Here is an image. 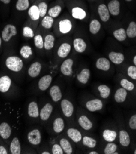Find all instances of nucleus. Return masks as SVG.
I'll list each match as a JSON object with an SVG mask.
<instances>
[{"label":"nucleus","instance_id":"obj_55","mask_svg":"<svg viewBox=\"0 0 136 154\" xmlns=\"http://www.w3.org/2000/svg\"><path fill=\"white\" fill-rule=\"evenodd\" d=\"M126 2H131V1H132V0H126Z\"/></svg>","mask_w":136,"mask_h":154},{"label":"nucleus","instance_id":"obj_2","mask_svg":"<svg viewBox=\"0 0 136 154\" xmlns=\"http://www.w3.org/2000/svg\"><path fill=\"white\" fill-rule=\"evenodd\" d=\"M0 95L6 101L13 102L21 95V88L6 72L0 73Z\"/></svg>","mask_w":136,"mask_h":154},{"label":"nucleus","instance_id":"obj_1","mask_svg":"<svg viewBox=\"0 0 136 154\" xmlns=\"http://www.w3.org/2000/svg\"><path fill=\"white\" fill-rule=\"evenodd\" d=\"M23 124L22 106L5 101L0 107V136L9 144L12 137L19 134Z\"/></svg>","mask_w":136,"mask_h":154},{"label":"nucleus","instance_id":"obj_11","mask_svg":"<svg viewBox=\"0 0 136 154\" xmlns=\"http://www.w3.org/2000/svg\"><path fill=\"white\" fill-rule=\"evenodd\" d=\"M61 109L63 114L66 118H71L74 112V106L73 103L68 99L61 100Z\"/></svg>","mask_w":136,"mask_h":154},{"label":"nucleus","instance_id":"obj_6","mask_svg":"<svg viewBox=\"0 0 136 154\" xmlns=\"http://www.w3.org/2000/svg\"><path fill=\"white\" fill-rule=\"evenodd\" d=\"M17 34L18 30L16 25L11 23L6 24L2 30V41L5 44H8L17 36Z\"/></svg>","mask_w":136,"mask_h":154},{"label":"nucleus","instance_id":"obj_38","mask_svg":"<svg viewBox=\"0 0 136 154\" xmlns=\"http://www.w3.org/2000/svg\"><path fill=\"white\" fill-rule=\"evenodd\" d=\"M113 35L115 39L119 41H123L127 38L126 32L124 28H119L115 30Z\"/></svg>","mask_w":136,"mask_h":154},{"label":"nucleus","instance_id":"obj_14","mask_svg":"<svg viewBox=\"0 0 136 154\" xmlns=\"http://www.w3.org/2000/svg\"><path fill=\"white\" fill-rule=\"evenodd\" d=\"M85 107L88 111L93 112L101 110L103 107V103L102 101L99 99H93L86 101Z\"/></svg>","mask_w":136,"mask_h":154},{"label":"nucleus","instance_id":"obj_29","mask_svg":"<svg viewBox=\"0 0 136 154\" xmlns=\"http://www.w3.org/2000/svg\"><path fill=\"white\" fill-rule=\"evenodd\" d=\"M55 37L52 34H47L44 39V48L45 51L52 49L55 45Z\"/></svg>","mask_w":136,"mask_h":154},{"label":"nucleus","instance_id":"obj_30","mask_svg":"<svg viewBox=\"0 0 136 154\" xmlns=\"http://www.w3.org/2000/svg\"><path fill=\"white\" fill-rule=\"evenodd\" d=\"M59 144L62 147L64 153L66 154H72L73 153V147L70 141L66 138L63 137L60 139Z\"/></svg>","mask_w":136,"mask_h":154},{"label":"nucleus","instance_id":"obj_47","mask_svg":"<svg viewBox=\"0 0 136 154\" xmlns=\"http://www.w3.org/2000/svg\"><path fill=\"white\" fill-rule=\"evenodd\" d=\"M120 84L122 86L123 88L129 91H131L134 88V85L133 84V83L128 81L126 79H123L121 81Z\"/></svg>","mask_w":136,"mask_h":154},{"label":"nucleus","instance_id":"obj_19","mask_svg":"<svg viewBox=\"0 0 136 154\" xmlns=\"http://www.w3.org/2000/svg\"><path fill=\"white\" fill-rule=\"evenodd\" d=\"M71 51V45L68 42H63L59 45L56 54L59 58H66Z\"/></svg>","mask_w":136,"mask_h":154},{"label":"nucleus","instance_id":"obj_8","mask_svg":"<svg viewBox=\"0 0 136 154\" xmlns=\"http://www.w3.org/2000/svg\"><path fill=\"white\" fill-rule=\"evenodd\" d=\"M53 111V106L50 103H45L39 107V121L42 123L46 122L50 117Z\"/></svg>","mask_w":136,"mask_h":154},{"label":"nucleus","instance_id":"obj_57","mask_svg":"<svg viewBox=\"0 0 136 154\" xmlns=\"http://www.w3.org/2000/svg\"><path fill=\"white\" fill-rule=\"evenodd\" d=\"M1 106H2V104H1V103H0V107H1Z\"/></svg>","mask_w":136,"mask_h":154},{"label":"nucleus","instance_id":"obj_39","mask_svg":"<svg viewBox=\"0 0 136 154\" xmlns=\"http://www.w3.org/2000/svg\"><path fill=\"white\" fill-rule=\"evenodd\" d=\"M98 89L100 93L101 97L104 99H107L109 98L110 94V88L105 85H100L98 86Z\"/></svg>","mask_w":136,"mask_h":154},{"label":"nucleus","instance_id":"obj_52","mask_svg":"<svg viewBox=\"0 0 136 154\" xmlns=\"http://www.w3.org/2000/svg\"><path fill=\"white\" fill-rule=\"evenodd\" d=\"M88 153H89V154H98V152L96 151H91Z\"/></svg>","mask_w":136,"mask_h":154},{"label":"nucleus","instance_id":"obj_23","mask_svg":"<svg viewBox=\"0 0 136 154\" xmlns=\"http://www.w3.org/2000/svg\"><path fill=\"white\" fill-rule=\"evenodd\" d=\"M98 11L99 17L102 22H106L109 20L110 12L106 5L104 4L100 5L98 8Z\"/></svg>","mask_w":136,"mask_h":154},{"label":"nucleus","instance_id":"obj_50","mask_svg":"<svg viewBox=\"0 0 136 154\" xmlns=\"http://www.w3.org/2000/svg\"><path fill=\"white\" fill-rule=\"evenodd\" d=\"M129 125L131 129L136 130V114L131 117L129 122Z\"/></svg>","mask_w":136,"mask_h":154},{"label":"nucleus","instance_id":"obj_43","mask_svg":"<svg viewBox=\"0 0 136 154\" xmlns=\"http://www.w3.org/2000/svg\"><path fill=\"white\" fill-rule=\"evenodd\" d=\"M62 11V8L60 6H55L54 7L51 8L49 11L47 12L48 15L49 16L54 18H56L59 16V15L60 14Z\"/></svg>","mask_w":136,"mask_h":154},{"label":"nucleus","instance_id":"obj_40","mask_svg":"<svg viewBox=\"0 0 136 154\" xmlns=\"http://www.w3.org/2000/svg\"><path fill=\"white\" fill-rule=\"evenodd\" d=\"M34 44L36 48L39 50H42L44 48V38L41 34L38 33L34 37Z\"/></svg>","mask_w":136,"mask_h":154},{"label":"nucleus","instance_id":"obj_31","mask_svg":"<svg viewBox=\"0 0 136 154\" xmlns=\"http://www.w3.org/2000/svg\"><path fill=\"white\" fill-rule=\"evenodd\" d=\"M131 140L128 133L125 130L119 131V143L123 147H128L130 144Z\"/></svg>","mask_w":136,"mask_h":154},{"label":"nucleus","instance_id":"obj_56","mask_svg":"<svg viewBox=\"0 0 136 154\" xmlns=\"http://www.w3.org/2000/svg\"><path fill=\"white\" fill-rule=\"evenodd\" d=\"M134 153H135V154H136V150L134 151Z\"/></svg>","mask_w":136,"mask_h":154},{"label":"nucleus","instance_id":"obj_36","mask_svg":"<svg viewBox=\"0 0 136 154\" xmlns=\"http://www.w3.org/2000/svg\"><path fill=\"white\" fill-rule=\"evenodd\" d=\"M54 23V19L49 15H45L41 20V26L45 29L52 28Z\"/></svg>","mask_w":136,"mask_h":154},{"label":"nucleus","instance_id":"obj_54","mask_svg":"<svg viewBox=\"0 0 136 154\" xmlns=\"http://www.w3.org/2000/svg\"><path fill=\"white\" fill-rule=\"evenodd\" d=\"M133 62H134V65L136 66V55L134 57V59H133Z\"/></svg>","mask_w":136,"mask_h":154},{"label":"nucleus","instance_id":"obj_3","mask_svg":"<svg viewBox=\"0 0 136 154\" xmlns=\"http://www.w3.org/2000/svg\"><path fill=\"white\" fill-rule=\"evenodd\" d=\"M5 69L18 84H22L25 79L24 62L22 58L15 55L8 56L5 60Z\"/></svg>","mask_w":136,"mask_h":154},{"label":"nucleus","instance_id":"obj_26","mask_svg":"<svg viewBox=\"0 0 136 154\" xmlns=\"http://www.w3.org/2000/svg\"><path fill=\"white\" fill-rule=\"evenodd\" d=\"M28 14L29 15V19L33 22H37L40 19V13L38 6L33 5L30 7L28 11Z\"/></svg>","mask_w":136,"mask_h":154},{"label":"nucleus","instance_id":"obj_41","mask_svg":"<svg viewBox=\"0 0 136 154\" xmlns=\"http://www.w3.org/2000/svg\"><path fill=\"white\" fill-rule=\"evenodd\" d=\"M29 0H18L16 5V9L19 11H26L29 8Z\"/></svg>","mask_w":136,"mask_h":154},{"label":"nucleus","instance_id":"obj_46","mask_svg":"<svg viewBox=\"0 0 136 154\" xmlns=\"http://www.w3.org/2000/svg\"><path fill=\"white\" fill-rule=\"evenodd\" d=\"M117 149V145L114 143H108L104 149V153L105 154H113Z\"/></svg>","mask_w":136,"mask_h":154},{"label":"nucleus","instance_id":"obj_10","mask_svg":"<svg viewBox=\"0 0 136 154\" xmlns=\"http://www.w3.org/2000/svg\"><path fill=\"white\" fill-rule=\"evenodd\" d=\"M53 78L50 74L44 75L38 80L36 88L37 90L40 92H44L49 89L52 82Z\"/></svg>","mask_w":136,"mask_h":154},{"label":"nucleus","instance_id":"obj_13","mask_svg":"<svg viewBox=\"0 0 136 154\" xmlns=\"http://www.w3.org/2000/svg\"><path fill=\"white\" fill-rule=\"evenodd\" d=\"M49 95L54 103H58L62 100V91L61 88L58 85H53L49 88Z\"/></svg>","mask_w":136,"mask_h":154},{"label":"nucleus","instance_id":"obj_45","mask_svg":"<svg viewBox=\"0 0 136 154\" xmlns=\"http://www.w3.org/2000/svg\"><path fill=\"white\" fill-rule=\"evenodd\" d=\"M40 13V17L43 18L46 15L48 11V6L45 2H41L38 6Z\"/></svg>","mask_w":136,"mask_h":154},{"label":"nucleus","instance_id":"obj_25","mask_svg":"<svg viewBox=\"0 0 136 154\" xmlns=\"http://www.w3.org/2000/svg\"><path fill=\"white\" fill-rule=\"evenodd\" d=\"M110 14L114 16L118 15L120 13V3L118 0H112L107 6Z\"/></svg>","mask_w":136,"mask_h":154},{"label":"nucleus","instance_id":"obj_44","mask_svg":"<svg viewBox=\"0 0 136 154\" xmlns=\"http://www.w3.org/2000/svg\"><path fill=\"white\" fill-rule=\"evenodd\" d=\"M0 154H10L8 144L0 136Z\"/></svg>","mask_w":136,"mask_h":154},{"label":"nucleus","instance_id":"obj_48","mask_svg":"<svg viewBox=\"0 0 136 154\" xmlns=\"http://www.w3.org/2000/svg\"><path fill=\"white\" fill-rule=\"evenodd\" d=\"M51 153L52 154H63L64 151L59 143H55L52 146Z\"/></svg>","mask_w":136,"mask_h":154},{"label":"nucleus","instance_id":"obj_7","mask_svg":"<svg viewBox=\"0 0 136 154\" xmlns=\"http://www.w3.org/2000/svg\"><path fill=\"white\" fill-rule=\"evenodd\" d=\"M42 69V65L38 61H35L29 66L26 71L27 82H31L37 78L41 74Z\"/></svg>","mask_w":136,"mask_h":154},{"label":"nucleus","instance_id":"obj_24","mask_svg":"<svg viewBox=\"0 0 136 154\" xmlns=\"http://www.w3.org/2000/svg\"><path fill=\"white\" fill-rule=\"evenodd\" d=\"M96 66L99 70L107 71L110 68V63L108 59L101 57L97 60L96 62Z\"/></svg>","mask_w":136,"mask_h":154},{"label":"nucleus","instance_id":"obj_15","mask_svg":"<svg viewBox=\"0 0 136 154\" xmlns=\"http://www.w3.org/2000/svg\"><path fill=\"white\" fill-rule=\"evenodd\" d=\"M72 29V23L68 19L60 20L58 23V29L60 33L63 35L68 34Z\"/></svg>","mask_w":136,"mask_h":154},{"label":"nucleus","instance_id":"obj_17","mask_svg":"<svg viewBox=\"0 0 136 154\" xmlns=\"http://www.w3.org/2000/svg\"><path fill=\"white\" fill-rule=\"evenodd\" d=\"M77 121L80 127L84 130L89 131L93 127V124L92 120L85 114H82L79 116Z\"/></svg>","mask_w":136,"mask_h":154},{"label":"nucleus","instance_id":"obj_33","mask_svg":"<svg viewBox=\"0 0 136 154\" xmlns=\"http://www.w3.org/2000/svg\"><path fill=\"white\" fill-rule=\"evenodd\" d=\"M22 36L25 39H32L35 36L34 28L30 25H25L22 28Z\"/></svg>","mask_w":136,"mask_h":154},{"label":"nucleus","instance_id":"obj_34","mask_svg":"<svg viewBox=\"0 0 136 154\" xmlns=\"http://www.w3.org/2000/svg\"><path fill=\"white\" fill-rule=\"evenodd\" d=\"M102 135L105 141L109 143H112L115 140L117 136V133L114 130H105L103 132Z\"/></svg>","mask_w":136,"mask_h":154},{"label":"nucleus","instance_id":"obj_28","mask_svg":"<svg viewBox=\"0 0 136 154\" xmlns=\"http://www.w3.org/2000/svg\"><path fill=\"white\" fill-rule=\"evenodd\" d=\"M109 57L112 62L116 65H119L122 63L125 60L124 55L120 52H111L109 54Z\"/></svg>","mask_w":136,"mask_h":154},{"label":"nucleus","instance_id":"obj_5","mask_svg":"<svg viewBox=\"0 0 136 154\" xmlns=\"http://www.w3.org/2000/svg\"><path fill=\"white\" fill-rule=\"evenodd\" d=\"M42 135L39 127L32 126L28 128L26 133V140L27 144L32 147H38L42 142Z\"/></svg>","mask_w":136,"mask_h":154},{"label":"nucleus","instance_id":"obj_12","mask_svg":"<svg viewBox=\"0 0 136 154\" xmlns=\"http://www.w3.org/2000/svg\"><path fill=\"white\" fill-rule=\"evenodd\" d=\"M74 60L72 58L66 59L60 66V71L66 77H71L73 74Z\"/></svg>","mask_w":136,"mask_h":154},{"label":"nucleus","instance_id":"obj_4","mask_svg":"<svg viewBox=\"0 0 136 154\" xmlns=\"http://www.w3.org/2000/svg\"><path fill=\"white\" fill-rule=\"evenodd\" d=\"M23 111V116L29 124H34L39 122V106L35 98L32 97L27 100Z\"/></svg>","mask_w":136,"mask_h":154},{"label":"nucleus","instance_id":"obj_35","mask_svg":"<svg viewBox=\"0 0 136 154\" xmlns=\"http://www.w3.org/2000/svg\"><path fill=\"white\" fill-rule=\"evenodd\" d=\"M81 141L84 146L87 147L89 149L95 148L97 144V141L94 138L88 136H84L83 137H82Z\"/></svg>","mask_w":136,"mask_h":154},{"label":"nucleus","instance_id":"obj_16","mask_svg":"<svg viewBox=\"0 0 136 154\" xmlns=\"http://www.w3.org/2000/svg\"><path fill=\"white\" fill-rule=\"evenodd\" d=\"M66 134L69 139L75 143H79L81 142L82 139V135L81 132L76 128H69L67 130Z\"/></svg>","mask_w":136,"mask_h":154},{"label":"nucleus","instance_id":"obj_51","mask_svg":"<svg viewBox=\"0 0 136 154\" xmlns=\"http://www.w3.org/2000/svg\"><path fill=\"white\" fill-rule=\"evenodd\" d=\"M2 3H3L5 5H8L11 2V0H0Z\"/></svg>","mask_w":136,"mask_h":154},{"label":"nucleus","instance_id":"obj_21","mask_svg":"<svg viewBox=\"0 0 136 154\" xmlns=\"http://www.w3.org/2000/svg\"><path fill=\"white\" fill-rule=\"evenodd\" d=\"M65 120L62 117H58L54 119L52 124V129L55 133H62L65 129Z\"/></svg>","mask_w":136,"mask_h":154},{"label":"nucleus","instance_id":"obj_32","mask_svg":"<svg viewBox=\"0 0 136 154\" xmlns=\"http://www.w3.org/2000/svg\"><path fill=\"white\" fill-rule=\"evenodd\" d=\"M127 97V91L124 88L118 89L115 94V100L117 103H123L126 100Z\"/></svg>","mask_w":136,"mask_h":154},{"label":"nucleus","instance_id":"obj_18","mask_svg":"<svg viewBox=\"0 0 136 154\" xmlns=\"http://www.w3.org/2000/svg\"><path fill=\"white\" fill-rule=\"evenodd\" d=\"M19 54L23 60H29L33 56L34 52L32 48L29 45L24 44L19 50Z\"/></svg>","mask_w":136,"mask_h":154},{"label":"nucleus","instance_id":"obj_42","mask_svg":"<svg viewBox=\"0 0 136 154\" xmlns=\"http://www.w3.org/2000/svg\"><path fill=\"white\" fill-rule=\"evenodd\" d=\"M126 32L129 38H134L136 37V23L135 22H131Z\"/></svg>","mask_w":136,"mask_h":154},{"label":"nucleus","instance_id":"obj_20","mask_svg":"<svg viewBox=\"0 0 136 154\" xmlns=\"http://www.w3.org/2000/svg\"><path fill=\"white\" fill-rule=\"evenodd\" d=\"M73 46L75 51L78 53H83L87 48L85 40L81 38H76L73 41Z\"/></svg>","mask_w":136,"mask_h":154},{"label":"nucleus","instance_id":"obj_53","mask_svg":"<svg viewBox=\"0 0 136 154\" xmlns=\"http://www.w3.org/2000/svg\"><path fill=\"white\" fill-rule=\"evenodd\" d=\"M2 42H3V41H2V35H0V49H1V48H2Z\"/></svg>","mask_w":136,"mask_h":154},{"label":"nucleus","instance_id":"obj_37","mask_svg":"<svg viewBox=\"0 0 136 154\" xmlns=\"http://www.w3.org/2000/svg\"><path fill=\"white\" fill-rule=\"evenodd\" d=\"M101 27V25L99 21L96 19H93L89 23V32L93 35H96L99 32Z\"/></svg>","mask_w":136,"mask_h":154},{"label":"nucleus","instance_id":"obj_49","mask_svg":"<svg viewBox=\"0 0 136 154\" xmlns=\"http://www.w3.org/2000/svg\"><path fill=\"white\" fill-rule=\"evenodd\" d=\"M128 75L131 78L136 80V66H129L128 69Z\"/></svg>","mask_w":136,"mask_h":154},{"label":"nucleus","instance_id":"obj_27","mask_svg":"<svg viewBox=\"0 0 136 154\" xmlns=\"http://www.w3.org/2000/svg\"><path fill=\"white\" fill-rule=\"evenodd\" d=\"M73 18L78 20H83L86 17V11L80 7L73 8L71 11Z\"/></svg>","mask_w":136,"mask_h":154},{"label":"nucleus","instance_id":"obj_9","mask_svg":"<svg viewBox=\"0 0 136 154\" xmlns=\"http://www.w3.org/2000/svg\"><path fill=\"white\" fill-rule=\"evenodd\" d=\"M9 149L10 154H21L22 153V146L20 142L19 134H16L12 137L9 144Z\"/></svg>","mask_w":136,"mask_h":154},{"label":"nucleus","instance_id":"obj_22","mask_svg":"<svg viewBox=\"0 0 136 154\" xmlns=\"http://www.w3.org/2000/svg\"><path fill=\"white\" fill-rule=\"evenodd\" d=\"M90 71L88 68L82 69L77 75V80L81 84H86L90 78Z\"/></svg>","mask_w":136,"mask_h":154}]
</instances>
